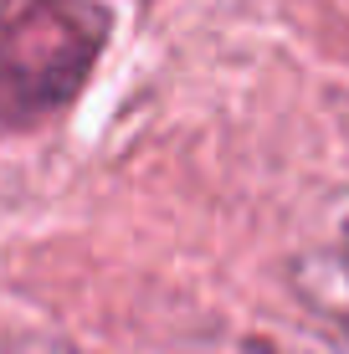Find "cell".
<instances>
[{
	"mask_svg": "<svg viewBox=\"0 0 349 354\" xmlns=\"http://www.w3.org/2000/svg\"><path fill=\"white\" fill-rule=\"evenodd\" d=\"M257 354H349V339L339 334H283V339H267V344H257Z\"/></svg>",
	"mask_w": 349,
	"mask_h": 354,
	"instance_id": "6da1fadb",
	"label": "cell"
},
{
	"mask_svg": "<svg viewBox=\"0 0 349 354\" xmlns=\"http://www.w3.org/2000/svg\"><path fill=\"white\" fill-rule=\"evenodd\" d=\"M323 221H329L334 252H344V257H349V190H344V195H334V201L323 205Z\"/></svg>",
	"mask_w": 349,
	"mask_h": 354,
	"instance_id": "7a4b0ae2",
	"label": "cell"
}]
</instances>
